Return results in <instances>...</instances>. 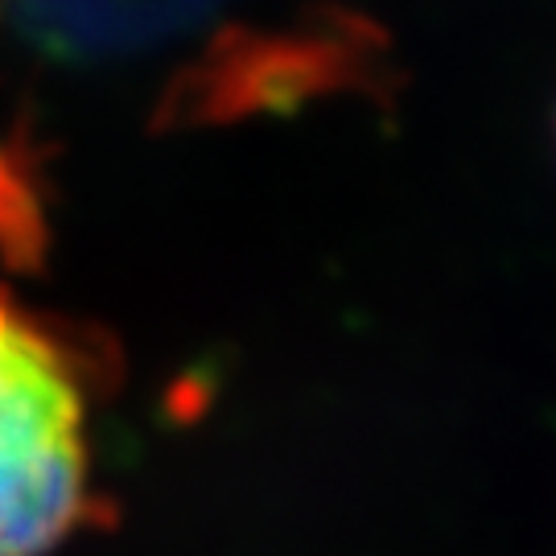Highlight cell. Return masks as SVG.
Returning a JSON list of instances; mask_svg holds the SVG:
<instances>
[{
	"label": "cell",
	"instance_id": "2",
	"mask_svg": "<svg viewBox=\"0 0 556 556\" xmlns=\"http://www.w3.org/2000/svg\"><path fill=\"white\" fill-rule=\"evenodd\" d=\"M29 38L62 59H116L190 29L215 0H13Z\"/></svg>",
	"mask_w": 556,
	"mask_h": 556
},
{
	"label": "cell",
	"instance_id": "3",
	"mask_svg": "<svg viewBox=\"0 0 556 556\" xmlns=\"http://www.w3.org/2000/svg\"><path fill=\"white\" fill-rule=\"evenodd\" d=\"M4 4H9V0H0V9H4Z\"/></svg>",
	"mask_w": 556,
	"mask_h": 556
},
{
	"label": "cell",
	"instance_id": "1",
	"mask_svg": "<svg viewBox=\"0 0 556 556\" xmlns=\"http://www.w3.org/2000/svg\"><path fill=\"white\" fill-rule=\"evenodd\" d=\"M87 420L79 346L0 293V556H50L100 516Z\"/></svg>",
	"mask_w": 556,
	"mask_h": 556
}]
</instances>
